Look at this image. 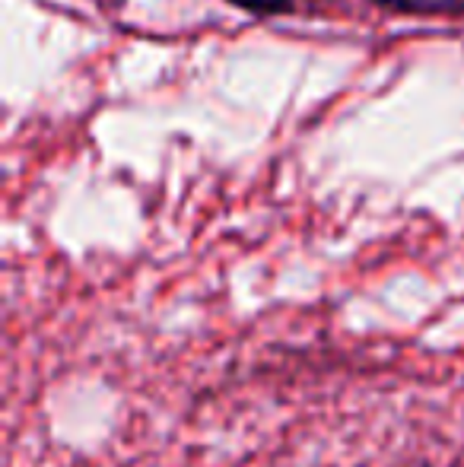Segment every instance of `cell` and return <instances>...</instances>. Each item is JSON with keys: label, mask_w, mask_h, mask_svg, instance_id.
Wrapping results in <instances>:
<instances>
[{"label": "cell", "mask_w": 464, "mask_h": 467, "mask_svg": "<svg viewBox=\"0 0 464 467\" xmlns=\"http://www.w3.org/2000/svg\"><path fill=\"white\" fill-rule=\"evenodd\" d=\"M239 6H248V10H261V13H273V10H284L290 0H235Z\"/></svg>", "instance_id": "obj_1"}, {"label": "cell", "mask_w": 464, "mask_h": 467, "mask_svg": "<svg viewBox=\"0 0 464 467\" xmlns=\"http://www.w3.org/2000/svg\"><path fill=\"white\" fill-rule=\"evenodd\" d=\"M382 4H397V6H423V4H433V0H382Z\"/></svg>", "instance_id": "obj_2"}]
</instances>
